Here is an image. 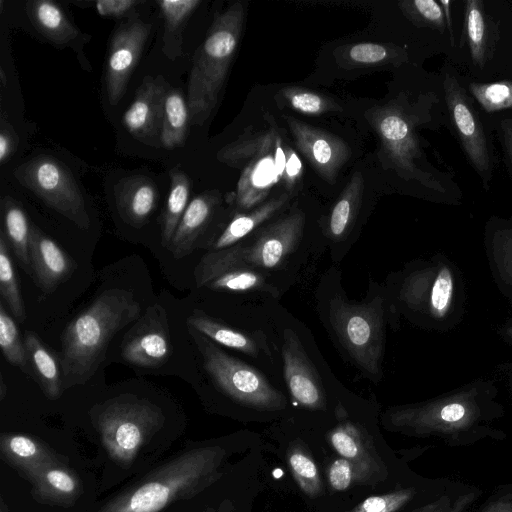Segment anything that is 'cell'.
<instances>
[{"label":"cell","mask_w":512,"mask_h":512,"mask_svg":"<svg viewBox=\"0 0 512 512\" xmlns=\"http://www.w3.org/2000/svg\"><path fill=\"white\" fill-rule=\"evenodd\" d=\"M139 3L135 0H100L95 3V8L100 16L115 18L126 15Z\"/></svg>","instance_id":"46"},{"label":"cell","mask_w":512,"mask_h":512,"mask_svg":"<svg viewBox=\"0 0 512 512\" xmlns=\"http://www.w3.org/2000/svg\"><path fill=\"white\" fill-rule=\"evenodd\" d=\"M470 91L487 112L512 108V82L471 83Z\"/></svg>","instance_id":"36"},{"label":"cell","mask_w":512,"mask_h":512,"mask_svg":"<svg viewBox=\"0 0 512 512\" xmlns=\"http://www.w3.org/2000/svg\"><path fill=\"white\" fill-rule=\"evenodd\" d=\"M220 200L218 191H206L188 204L175 233L166 247L175 259L189 255L208 225Z\"/></svg>","instance_id":"21"},{"label":"cell","mask_w":512,"mask_h":512,"mask_svg":"<svg viewBox=\"0 0 512 512\" xmlns=\"http://www.w3.org/2000/svg\"><path fill=\"white\" fill-rule=\"evenodd\" d=\"M273 120L269 119L266 129L246 133L224 146L216 156L219 162L241 168L234 201L245 212L264 203L272 187L283 180L287 143Z\"/></svg>","instance_id":"6"},{"label":"cell","mask_w":512,"mask_h":512,"mask_svg":"<svg viewBox=\"0 0 512 512\" xmlns=\"http://www.w3.org/2000/svg\"><path fill=\"white\" fill-rule=\"evenodd\" d=\"M4 234L10 248L15 254L19 265L29 276H33L29 240L31 225L22 207L10 197L2 200Z\"/></svg>","instance_id":"29"},{"label":"cell","mask_w":512,"mask_h":512,"mask_svg":"<svg viewBox=\"0 0 512 512\" xmlns=\"http://www.w3.org/2000/svg\"><path fill=\"white\" fill-rule=\"evenodd\" d=\"M363 189V176L355 172L330 211L326 236L331 243H346L351 236L359 215Z\"/></svg>","instance_id":"26"},{"label":"cell","mask_w":512,"mask_h":512,"mask_svg":"<svg viewBox=\"0 0 512 512\" xmlns=\"http://www.w3.org/2000/svg\"><path fill=\"white\" fill-rule=\"evenodd\" d=\"M151 32V24L139 18L122 23L113 33L106 64V89L111 105L123 97Z\"/></svg>","instance_id":"10"},{"label":"cell","mask_w":512,"mask_h":512,"mask_svg":"<svg viewBox=\"0 0 512 512\" xmlns=\"http://www.w3.org/2000/svg\"><path fill=\"white\" fill-rule=\"evenodd\" d=\"M191 180L180 169L170 171V191L162 217L161 244L167 247L189 204Z\"/></svg>","instance_id":"31"},{"label":"cell","mask_w":512,"mask_h":512,"mask_svg":"<svg viewBox=\"0 0 512 512\" xmlns=\"http://www.w3.org/2000/svg\"><path fill=\"white\" fill-rule=\"evenodd\" d=\"M331 443L335 450L345 458H355L359 452L355 427L350 423L339 426L331 435Z\"/></svg>","instance_id":"40"},{"label":"cell","mask_w":512,"mask_h":512,"mask_svg":"<svg viewBox=\"0 0 512 512\" xmlns=\"http://www.w3.org/2000/svg\"><path fill=\"white\" fill-rule=\"evenodd\" d=\"M17 181L77 227L87 230L90 217L85 199L68 167L59 159L38 155L14 171Z\"/></svg>","instance_id":"9"},{"label":"cell","mask_w":512,"mask_h":512,"mask_svg":"<svg viewBox=\"0 0 512 512\" xmlns=\"http://www.w3.org/2000/svg\"><path fill=\"white\" fill-rule=\"evenodd\" d=\"M289 463L303 487L317 486L319 480L317 468L309 457L300 452H294L289 456Z\"/></svg>","instance_id":"42"},{"label":"cell","mask_w":512,"mask_h":512,"mask_svg":"<svg viewBox=\"0 0 512 512\" xmlns=\"http://www.w3.org/2000/svg\"><path fill=\"white\" fill-rule=\"evenodd\" d=\"M281 93L292 109L303 114L320 115L341 110V107L332 99L303 87H285Z\"/></svg>","instance_id":"35"},{"label":"cell","mask_w":512,"mask_h":512,"mask_svg":"<svg viewBox=\"0 0 512 512\" xmlns=\"http://www.w3.org/2000/svg\"><path fill=\"white\" fill-rule=\"evenodd\" d=\"M29 255L32 277L45 294L53 293L77 267L74 259L35 225H31Z\"/></svg>","instance_id":"17"},{"label":"cell","mask_w":512,"mask_h":512,"mask_svg":"<svg viewBox=\"0 0 512 512\" xmlns=\"http://www.w3.org/2000/svg\"><path fill=\"white\" fill-rule=\"evenodd\" d=\"M283 376L292 398L308 409H324L326 394L321 377L298 335L286 329L281 347Z\"/></svg>","instance_id":"12"},{"label":"cell","mask_w":512,"mask_h":512,"mask_svg":"<svg viewBox=\"0 0 512 512\" xmlns=\"http://www.w3.org/2000/svg\"><path fill=\"white\" fill-rule=\"evenodd\" d=\"M0 503V512H9V509L2 498Z\"/></svg>","instance_id":"52"},{"label":"cell","mask_w":512,"mask_h":512,"mask_svg":"<svg viewBox=\"0 0 512 512\" xmlns=\"http://www.w3.org/2000/svg\"><path fill=\"white\" fill-rule=\"evenodd\" d=\"M444 91L447 106L466 153L482 175L490 171V156L480 122L458 81L446 73Z\"/></svg>","instance_id":"15"},{"label":"cell","mask_w":512,"mask_h":512,"mask_svg":"<svg viewBox=\"0 0 512 512\" xmlns=\"http://www.w3.org/2000/svg\"><path fill=\"white\" fill-rule=\"evenodd\" d=\"M200 0H162L158 5L164 20L163 52L170 60L182 53V32Z\"/></svg>","instance_id":"30"},{"label":"cell","mask_w":512,"mask_h":512,"mask_svg":"<svg viewBox=\"0 0 512 512\" xmlns=\"http://www.w3.org/2000/svg\"><path fill=\"white\" fill-rule=\"evenodd\" d=\"M466 24L472 59L482 66L485 60V21L480 1H467Z\"/></svg>","instance_id":"37"},{"label":"cell","mask_w":512,"mask_h":512,"mask_svg":"<svg viewBox=\"0 0 512 512\" xmlns=\"http://www.w3.org/2000/svg\"><path fill=\"white\" fill-rule=\"evenodd\" d=\"M285 155L286 162L282 181L284 182L287 193L292 195V192H294L302 178L303 165L295 150L288 143L285 147Z\"/></svg>","instance_id":"45"},{"label":"cell","mask_w":512,"mask_h":512,"mask_svg":"<svg viewBox=\"0 0 512 512\" xmlns=\"http://www.w3.org/2000/svg\"><path fill=\"white\" fill-rule=\"evenodd\" d=\"M305 214L298 208L265 223L239 243L202 256L196 270L245 267L269 277L287 268L297 255L305 229Z\"/></svg>","instance_id":"5"},{"label":"cell","mask_w":512,"mask_h":512,"mask_svg":"<svg viewBox=\"0 0 512 512\" xmlns=\"http://www.w3.org/2000/svg\"><path fill=\"white\" fill-rule=\"evenodd\" d=\"M352 480L350 463L345 459L336 460L329 470V481L336 490H344L349 487Z\"/></svg>","instance_id":"47"},{"label":"cell","mask_w":512,"mask_h":512,"mask_svg":"<svg viewBox=\"0 0 512 512\" xmlns=\"http://www.w3.org/2000/svg\"><path fill=\"white\" fill-rule=\"evenodd\" d=\"M482 512H512V500H498L491 503Z\"/></svg>","instance_id":"49"},{"label":"cell","mask_w":512,"mask_h":512,"mask_svg":"<svg viewBox=\"0 0 512 512\" xmlns=\"http://www.w3.org/2000/svg\"><path fill=\"white\" fill-rule=\"evenodd\" d=\"M412 497L410 490H402L389 495L370 497L354 512H393Z\"/></svg>","instance_id":"39"},{"label":"cell","mask_w":512,"mask_h":512,"mask_svg":"<svg viewBox=\"0 0 512 512\" xmlns=\"http://www.w3.org/2000/svg\"><path fill=\"white\" fill-rule=\"evenodd\" d=\"M372 120L388 158L397 168L412 173L418 150L402 112L395 106L380 107L373 110Z\"/></svg>","instance_id":"18"},{"label":"cell","mask_w":512,"mask_h":512,"mask_svg":"<svg viewBox=\"0 0 512 512\" xmlns=\"http://www.w3.org/2000/svg\"><path fill=\"white\" fill-rule=\"evenodd\" d=\"M320 284L318 312L323 325L349 361L377 383L383 375L387 293L372 290L366 300L354 303L341 286L332 290L326 277Z\"/></svg>","instance_id":"1"},{"label":"cell","mask_w":512,"mask_h":512,"mask_svg":"<svg viewBox=\"0 0 512 512\" xmlns=\"http://www.w3.org/2000/svg\"><path fill=\"white\" fill-rule=\"evenodd\" d=\"M410 6L409 10L413 12L418 18L428 24L437 27L444 26V13L440 5L434 0H415L412 2H405Z\"/></svg>","instance_id":"43"},{"label":"cell","mask_w":512,"mask_h":512,"mask_svg":"<svg viewBox=\"0 0 512 512\" xmlns=\"http://www.w3.org/2000/svg\"><path fill=\"white\" fill-rule=\"evenodd\" d=\"M26 11L39 33L54 44H67L79 35L78 29L53 1H29L26 4Z\"/></svg>","instance_id":"28"},{"label":"cell","mask_w":512,"mask_h":512,"mask_svg":"<svg viewBox=\"0 0 512 512\" xmlns=\"http://www.w3.org/2000/svg\"><path fill=\"white\" fill-rule=\"evenodd\" d=\"M141 307L125 289L102 292L66 326L61 337L63 389L86 383L105 358L112 338L139 317Z\"/></svg>","instance_id":"2"},{"label":"cell","mask_w":512,"mask_h":512,"mask_svg":"<svg viewBox=\"0 0 512 512\" xmlns=\"http://www.w3.org/2000/svg\"><path fill=\"white\" fill-rule=\"evenodd\" d=\"M16 148V134L9 123L1 122L0 132V162L4 164L12 155Z\"/></svg>","instance_id":"48"},{"label":"cell","mask_w":512,"mask_h":512,"mask_svg":"<svg viewBox=\"0 0 512 512\" xmlns=\"http://www.w3.org/2000/svg\"><path fill=\"white\" fill-rule=\"evenodd\" d=\"M387 419L396 427L416 432H451L465 428L474 419V410L462 401L429 404L420 407L395 408Z\"/></svg>","instance_id":"16"},{"label":"cell","mask_w":512,"mask_h":512,"mask_svg":"<svg viewBox=\"0 0 512 512\" xmlns=\"http://www.w3.org/2000/svg\"><path fill=\"white\" fill-rule=\"evenodd\" d=\"M290 198L291 194L282 193L252 210L236 214L211 244L210 251L223 250L239 243L273 219L288 204Z\"/></svg>","instance_id":"25"},{"label":"cell","mask_w":512,"mask_h":512,"mask_svg":"<svg viewBox=\"0 0 512 512\" xmlns=\"http://www.w3.org/2000/svg\"><path fill=\"white\" fill-rule=\"evenodd\" d=\"M7 393V388L4 383L3 377H0V400L2 401Z\"/></svg>","instance_id":"51"},{"label":"cell","mask_w":512,"mask_h":512,"mask_svg":"<svg viewBox=\"0 0 512 512\" xmlns=\"http://www.w3.org/2000/svg\"><path fill=\"white\" fill-rule=\"evenodd\" d=\"M285 120L297 149L322 179L334 184L339 170L351 156L350 147L338 136L292 116H285Z\"/></svg>","instance_id":"13"},{"label":"cell","mask_w":512,"mask_h":512,"mask_svg":"<svg viewBox=\"0 0 512 512\" xmlns=\"http://www.w3.org/2000/svg\"><path fill=\"white\" fill-rule=\"evenodd\" d=\"M10 246L3 230L0 231V294L8 309L19 322L26 318L25 305L20 292L17 274L9 253Z\"/></svg>","instance_id":"33"},{"label":"cell","mask_w":512,"mask_h":512,"mask_svg":"<svg viewBox=\"0 0 512 512\" xmlns=\"http://www.w3.org/2000/svg\"><path fill=\"white\" fill-rule=\"evenodd\" d=\"M453 295V279L447 268H442L435 277L430 294L429 307L433 315L442 317L447 312Z\"/></svg>","instance_id":"38"},{"label":"cell","mask_w":512,"mask_h":512,"mask_svg":"<svg viewBox=\"0 0 512 512\" xmlns=\"http://www.w3.org/2000/svg\"><path fill=\"white\" fill-rule=\"evenodd\" d=\"M0 455L29 482L44 468L60 461L42 441L23 434L3 433L0 437Z\"/></svg>","instance_id":"19"},{"label":"cell","mask_w":512,"mask_h":512,"mask_svg":"<svg viewBox=\"0 0 512 512\" xmlns=\"http://www.w3.org/2000/svg\"><path fill=\"white\" fill-rule=\"evenodd\" d=\"M476 497L477 494L473 492L461 495L455 499L444 496L414 512H464Z\"/></svg>","instance_id":"44"},{"label":"cell","mask_w":512,"mask_h":512,"mask_svg":"<svg viewBox=\"0 0 512 512\" xmlns=\"http://www.w3.org/2000/svg\"><path fill=\"white\" fill-rule=\"evenodd\" d=\"M190 328L204 335L214 343L237 350L250 357L270 356L266 338L261 333H251L232 328L200 310H194L188 317Z\"/></svg>","instance_id":"22"},{"label":"cell","mask_w":512,"mask_h":512,"mask_svg":"<svg viewBox=\"0 0 512 512\" xmlns=\"http://www.w3.org/2000/svg\"><path fill=\"white\" fill-rule=\"evenodd\" d=\"M168 90L162 76H146L138 87L133 102L123 116L127 131L137 140L152 143L158 139L160 142Z\"/></svg>","instance_id":"14"},{"label":"cell","mask_w":512,"mask_h":512,"mask_svg":"<svg viewBox=\"0 0 512 512\" xmlns=\"http://www.w3.org/2000/svg\"><path fill=\"white\" fill-rule=\"evenodd\" d=\"M222 456L218 447L186 451L151 471L97 512H160L174 501L194 497L217 478Z\"/></svg>","instance_id":"3"},{"label":"cell","mask_w":512,"mask_h":512,"mask_svg":"<svg viewBox=\"0 0 512 512\" xmlns=\"http://www.w3.org/2000/svg\"><path fill=\"white\" fill-rule=\"evenodd\" d=\"M197 287L227 293L265 292L275 295L277 287L269 276L245 267H228L216 270H194Z\"/></svg>","instance_id":"24"},{"label":"cell","mask_w":512,"mask_h":512,"mask_svg":"<svg viewBox=\"0 0 512 512\" xmlns=\"http://www.w3.org/2000/svg\"><path fill=\"white\" fill-rule=\"evenodd\" d=\"M245 7L235 2L214 16L195 52L187 89L190 120L202 125L217 105L244 25Z\"/></svg>","instance_id":"4"},{"label":"cell","mask_w":512,"mask_h":512,"mask_svg":"<svg viewBox=\"0 0 512 512\" xmlns=\"http://www.w3.org/2000/svg\"><path fill=\"white\" fill-rule=\"evenodd\" d=\"M0 348L4 358L23 372L33 375L25 342L21 339L14 319L8 314L3 300L0 302Z\"/></svg>","instance_id":"34"},{"label":"cell","mask_w":512,"mask_h":512,"mask_svg":"<svg viewBox=\"0 0 512 512\" xmlns=\"http://www.w3.org/2000/svg\"><path fill=\"white\" fill-rule=\"evenodd\" d=\"M157 188L147 176L133 175L120 179L114 186V198L122 219L133 227H142L153 213Z\"/></svg>","instance_id":"20"},{"label":"cell","mask_w":512,"mask_h":512,"mask_svg":"<svg viewBox=\"0 0 512 512\" xmlns=\"http://www.w3.org/2000/svg\"><path fill=\"white\" fill-rule=\"evenodd\" d=\"M190 332L202 355L203 367L220 392L257 410L275 411L285 407L283 394L259 370L229 355L194 329Z\"/></svg>","instance_id":"7"},{"label":"cell","mask_w":512,"mask_h":512,"mask_svg":"<svg viewBox=\"0 0 512 512\" xmlns=\"http://www.w3.org/2000/svg\"><path fill=\"white\" fill-rule=\"evenodd\" d=\"M164 419L158 406L126 396L105 403L95 425L110 458L127 467L146 441L161 428Z\"/></svg>","instance_id":"8"},{"label":"cell","mask_w":512,"mask_h":512,"mask_svg":"<svg viewBox=\"0 0 512 512\" xmlns=\"http://www.w3.org/2000/svg\"><path fill=\"white\" fill-rule=\"evenodd\" d=\"M123 359L134 366L157 368L171 354V341L167 314L155 304L125 334L121 346Z\"/></svg>","instance_id":"11"},{"label":"cell","mask_w":512,"mask_h":512,"mask_svg":"<svg viewBox=\"0 0 512 512\" xmlns=\"http://www.w3.org/2000/svg\"><path fill=\"white\" fill-rule=\"evenodd\" d=\"M189 120L187 100L179 91L169 89L165 98L160 145L166 149L183 146Z\"/></svg>","instance_id":"32"},{"label":"cell","mask_w":512,"mask_h":512,"mask_svg":"<svg viewBox=\"0 0 512 512\" xmlns=\"http://www.w3.org/2000/svg\"><path fill=\"white\" fill-rule=\"evenodd\" d=\"M30 483L32 497L47 505L69 507L83 493L80 478L61 461L44 468Z\"/></svg>","instance_id":"23"},{"label":"cell","mask_w":512,"mask_h":512,"mask_svg":"<svg viewBox=\"0 0 512 512\" xmlns=\"http://www.w3.org/2000/svg\"><path fill=\"white\" fill-rule=\"evenodd\" d=\"M28 358L35 378L45 396L58 399L63 392L60 357L47 347L33 331H27L24 338Z\"/></svg>","instance_id":"27"},{"label":"cell","mask_w":512,"mask_h":512,"mask_svg":"<svg viewBox=\"0 0 512 512\" xmlns=\"http://www.w3.org/2000/svg\"><path fill=\"white\" fill-rule=\"evenodd\" d=\"M502 129L504 132L506 148L512 161V120L504 121L502 123Z\"/></svg>","instance_id":"50"},{"label":"cell","mask_w":512,"mask_h":512,"mask_svg":"<svg viewBox=\"0 0 512 512\" xmlns=\"http://www.w3.org/2000/svg\"><path fill=\"white\" fill-rule=\"evenodd\" d=\"M388 57L387 47L377 43H357L349 49V58L358 64H377Z\"/></svg>","instance_id":"41"}]
</instances>
